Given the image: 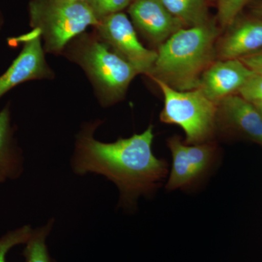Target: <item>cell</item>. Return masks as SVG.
<instances>
[{
  "instance_id": "1",
  "label": "cell",
  "mask_w": 262,
  "mask_h": 262,
  "mask_svg": "<svg viewBox=\"0 0 262 262\" xmlns=\"http://www.w3.org/2000/svg\"><path fill=\"white\" fill-rule=\"evenodd\" d=\"M94 128L87 127L77 138L72 170L79 176H103L120 190V205L135 206L139 196L154 192L168 173L167 163L153 153L152 125L142 134L113 143L95 139Z\"/></svg>"
},
{
  "instance_id": "2",
  "label": "cell",
  "mask_w": 262,
  "mask_h": 262,
  "mask_svg": "<svg viewBox=\"0 0 262 262\" xmlns=\"http://www.w3.org/2000/svg\"><path fill=\"white\" fill-rule=\"evenodd\" d=\"M218 35L210 21L179 29L160 45L149 76L178 91L198 89L203 72L213 63Z\"/></svg>"
},
{
  "instance_id": "3",
  "label": "cell",
  "mask_w": 262,
  "mask_h": 262,
  "mask_svg": "<svg viewBox=\"0 0 262 262\" xmlns=\"http://www.w3.org/2000/svg\"><path fill=\"white\" fill-rule=\"evenodd\" d=\"M33 29H39L45 48L61 52L66 45L98 20L88 3L72 0H34L29 5Z\"/></svg>"
},
{
  "instance_id": "4",
  "label": "cell",
  "mask_w": 262,
  "mask_h": 262,
  "mask_svg": "<svg viewBox=\"0 0 262 262\" xmlns=\"http://www.w3.org/2000/svg\"><path fill=\"white\" fill-rule=\"evenodd\" d=\"M151 79L164 96L161 121L182 127L185 133L186 144L208 142L214 134L217 103L207 98L201 89L178 91L163 81Z\"/></svg>"
},
{
  "instance_id": "5",
  "label": "cell",
  "mask_w": 262,
  "mask_h": 262,
  "mask_svg": "<svg viewBox=\"0 0 262 262\" xmlns=\"http://www.w3.org/2000/svg\"><path fill=\"white\" fill-rule=\"evenodd\" d=\"M77 59L107 102L121 98L139 74L101 39H89L84 42L79 49Z\"/></svg>"
},
{
  "instance_id": "6",
  "label": "cell",
  "mask_w": 262,
  "mask_h": 262,
  "mask_svg": "<svg viewBox=\"0 0 262 262\" xmlns=\"http://www.w3.org/2000/svg\"><path fill=\"white\" fill-rule=\"evenodd\" d=\"M96 27L101 40L126 60L138 73L149 75L158 53L141 44L125 13L119 12L107 15L100 19Z\"/></svg>"
},
{
  "instance_id": "7",
  "label": "cell",
  "mask_w": 262,
  "mask_h": 262,
  "mask_svg": "<svg viewBox=\"0 0 262 262\" xmlns=\"http://www.w3.org/2000/svg\"><path fill=\"white\" fill-rule=\"evenodd\" d=\"M172 155V168L166 188L175 190L187 187L201 177L213 163L215 146L210 143L187 144L173 136L168 141Z\"/></svg>"
},
{
  "instance_id": "8",
  "label": "cell",
  "mask_w": 262,
  "mask_h": 262,
  "mask_svg": "<svg viewBox=\"0 0 262 262\" xmlns=\"http://www.w3.org/2000/svg\"><path fill=\"white\" fill-rule=\"evenodd\" d=\"M41 38L37 29H33L32 32L18 38L19 42L24 43L23 49L6 72L0 76V98L19 84L51 75L45 59Z\"/></svg>"
},
{
  "instance_id": "9",
  "label": "cell",
  "mask_w": 262,
  "mask_h": 262,
  "mask_svg": "<svg viewBox=\"0 0 262 262\" xmlns=\"http://www.w3.org/2000/svg\"><path fill=\"white\" fill-rule=\"evenodd\" d=\"M253 72L239 59L213 62L201 76L199 86L207 98L215 103L235 94Z\"/></svg>"
},
{
  "instance_id": "10",
  "label": "cell",
  "mask_w": 262,
  "mask_h": 262,
  "mask_svg": "<svg viewBox=\"0 0 262 262\" xmlns=\"http://www.w3.org/2000/svg\"><path fill=\"white\" fill-rule=\"evenodd\" d=\"M129 14L134 24L149 39L157 43L166 41L184 24L173 16L160 0H134Z\"/></svg>"
},
{
  "instance_id": "11",
  "label": "cell",
  "mask_w": 262,
  "mask_h": 262,
  "mask_svg": "<svg viewBox=\"0 0 262 262\" xmlns=\"http://www.w3.org/2000/svg\"><path fill=\"white\" fill-rule=\"evenodd\" d=\"M262 144V115L254 104L232 94L217 103V120Z\"/></svg>"
},
{
  "instance_id": "12",
  "label": "cell",
  "mask_w": 262,
  "mask_h": 262,
  "mask_svg": "<svg viewBox=\"0 0 262 262\" xmlns=\"http://www.w3.org/2000/svg\"><path fill=\"white\" fill-rule=\"evenodd\" d=\"M262 50V20H246L221 40L217 53L222 60L239 59Z\"/></svg>"
},
{
  "instance_id": "13",
  "label": "cell",
  "mask_w": 262,
  "mask_h": 262,
  "mask_svg": "<svg viewBox=\"0 0 262 262\" xmlns=\"http://www.w3.org/2000/svg\"><path fill=\"white\" fill-rule=\"evenodd\" d=\"M23 170L21 157L13 144L9 107L0 112V171L7 179L18 178Z\"/></svg>"
},
{
  "instance_id": "14",
  "label": "cell",
  "mask_w": 262,
  "mask_h": 262,
  "mask_svg": "<svg viewBox=\"0 0 262 262\" xmlns=\"http://www.w3.org/2000/svg\"><path fill=\"white\" fill-rule=\"evenodd\" d=\"M166 9L184 27H193L210 21L207 0H160Z\"/></svg>"
},
{
  "instance_id": "15",
  "label": "cell",
  "mask_w": 262,
  "mask_h": 262,
  "mask_svg": "<svg viewBox=\"0 0 262 262\" xmlns=\"http://www.w3.org/2000/svg\"><path fill=\"white\" fill-rule=\"evenodd\" d=\"M53 220H51L47 225L33 229L23 251L25 262H54L46 245V239L53 228Z\"/></svg>"
},
{
  "instance_id": "16",
  "label": "cell",
  "mask_w": 262,
  "mask_h": 262,
  "mask_svg": "<svg viewBox=\"0 0 262 262\" xmlns=\"http://www.w3.org/2000/svg\"><path fill=\"white\" fill-rule=\"evenodd\" d=\"M32 232L30 226L25 225L3 235L0 238V262H8L6 256L8 251L15 246L27 244Z\"/></svg>"
},
{
  "instance_id": "17",
  "label": "cell",
  "mask_w": 262,
  "mask_h": 262,
  "mask_svg": "<svg viewBox=\"0 0 262 262\" xmlns=\"http://www.w3.org/2000/svg\"><path fill=\"white\" fill-rule=\"evenodd\" d=\"M248 0H218L219 21L223 27H229L248 3Z\"/></svg>"
},
{
  "instance_id": "18",
  "label": "cell",
  "mask_w": 262,
  "mask_h": 262,
  "mask_svg": "<svg viewBox=\"0 0 262 262\" xmlns=\"http://www.w3.org/2000/svg\"><path fill=\"white\" fill-rule=\"evenodd\" d=\"M134 0H89L88 4L98 20L113 13H119L130 5Z\"/></svg>"
},
{
  "instance_id": "19",
  "label": "cell",
  "mask_w": 262,
  "mask_h": 262,
  "mask_svg": "<svg viewBox=\"0 0 262 262\" xmlns=\"http://www.w3.org/2000/svg\"><path fill=\"white\" fill-rule=\"evenodd\" d=\"M239 96L252 103H262V78L254 72L238 91Z\"/></svg>"
},
{
  "instance_id": "20",
  "label": "cell",
  "mask_w": 262,
  "mask_h": 262,
  "mask_svg": "<svg viewBox=\"0 0 262 262\" xmlns=\"http://www.w3.org/2000/svg\"><path fill=\"white\" fill-rule=\"evenodd\" d=\"M244 63H262V50L239 58Z\"/></svg>"
},
{
  "instance_id": "21",
  "label": "cell",
  "mask_w": 262,
  "mask_h": 262,
  "mask_svg": "<svg viewBox=\"0 0 262 262\" xmlns=\"http://www.w3.org/2000/svg\"><path fill=\"white\" fill-rule=\"evenodd\" d=\"M255 13L256 14L259 15V16L262 17V3L258 4L257 6L256 7L254 10Z\"/></svg>"
},
{
  "instance_id": "22",
  "label": "cell",
  "mask_w": 262,
  "mask_h": 262,
  "mask_svg": "<svg viewBox=\"0 0 262 262\" xmlns=\"http://www.w3.org/2000/svg\"><path fill=\"white\" fill-rule=\"evenodd\" d=\"M253 104L256 106V107L258 108V111L260 112L262 115V103H253Z\"/></svg>"
},
{
  "instance_id": "23",
  "label": "cell",
  "mask_w": 262,
  "mask_h": 262,
  "mask_svg": "<svg viewBox=\"0 0 262 262\" xmlns=\"http://www.w3.org/2000/svg\"><path fill=\"white\" fill-rule=\"evenodd\" d=\"M7 178L5 177L4 174L2 173L1 171H0V184L1 183L4 182L5 180H6Z\"/></svg>"
},
{
  "instance_id": "24",
  "label": "cell",
  "mask_w": 262,
  "mask_h": 262,
  "mask_svg": "<svg viewBox=\"0 0 262 262\" xmlns=\"http://www.w3.org/2000/svg\"><path fill=\"white\" fill-rule=\"evenodd\" d=\"M72 1L84 2V3H88V2H89V0H72Z\"/></svg>"
},
{
  "instance_id": "25",
  "label": "cell",
  "mask_w": 262,
  "mask_h": 262,
  "mask_svg": "<svg viewBox=\"0 0 262 262\" xmlns=\"http://www.w3.org/2000/svg\"><path fill=\"white\" fill-rule=\"evenodd\" d=\"M208 1H214V0H208Z\"/></svg>"
}]
</instances>
